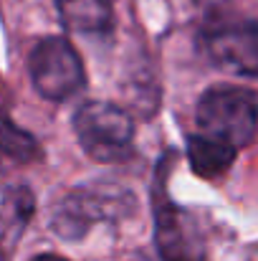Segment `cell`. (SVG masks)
<instances>
[{
  "instance_id": "cell-1",
  "label": "cell",
  "mask_w": 258,
  "mask_h": 261,
  "mask_svg": "<svg viewBox=\"0 0 258 261\" xmlns=\"http://www.w3.org/2000/svg\"><path fill=\"white\" fill-rule=\"evenodd\" d=\"M197 135L231 150L246 147L258 127V99L241 87H213L197 101Z\"/></svg>"
},
{
  "instance_id": "cell-2",
  "label": "cell",
  "mask_w": 258,
  "mask_h": 261,
  "mask_svg": "<svg viewBox=\"0 0 258 261\" xmlns=\"http://www.w3.org/2000/svg\"><path fill=\"white\" fill-rule=\"evenodd\" d=\"M74 129L84 152L99 163H117L132 150L134 122L122 107L109 101H86L79 107Z\"/></svg>"
},
{
  "instance_id": "cell-3",
  "label": "cell",
  "mask_w": 258,
  "mask_h": 261,
  "mask_svg": "<svg viewBox=\"0 0 258 261\" xmlns=\"http://www.w3.org/2000/svg\"><path fill=\"white\" fill-rule=\"evenodd\" d=\"M28 74L36 91L48 101H64L86 84L84 64L76 48L59 36L41 38L28 56Z\"/></svg>"
},
{
  "instance_id": "cell-4",
  "label": "cell",
  "mask_w": 258,
  "mask_h": 261,
  "mask_svg": "<svg viewBox=\"0 0 258 261\" xmlns=\"http://www.w3.org/2000/svg\"><path fill=\"white\" fill-rule=\"evenodd\" d=\"M205 56L238 76H253L258 79V23H223L215 28H208L200 38Z\"/></svg>"
},
{
  "instance_id": "cell-5",
  "label": "cell",
  "mask_w": 258,
  "mask_h": 261,
  "mask_svg": "<svg viewBox=\"0 0 258 261\" xmlns=\"http://www.w3.org/2000/svg\"><path fill=\"white\" fill-rule=\"evenodd\" d=\"M119 195H109L104 190H76V193H69L53 208V216H51L53 233H59L61 239H69V241L84 236L96 221L117 216V208H122L119 205Z\"/></svg>"
},
{
  "instance_id": "cell-6",
  "label": "cell",
  "mask_w": 258,
  "mask_h": 261,
  "mask_svg": "<svg viewBox=\"0 0 258 261\" xmlns=\"http://www.w3.org/2000/svg\"><path fill=\"white\" fill-rule=\"evenodd\" d=\"M155 221H157V249L165 261H203V244L192 226V218L172 205L155 190Z\"/></svg>"
},
{
  "instance_id": "cell-7",
  "label": "cell",
  "mask_w": 258,
  "mask_h": 261,
  "mask_svg": "<svg viewBox=\"0 0 258 261\" xmlns=\"http://www.w3.org/2000/svg\"><path fill=\"white\" fill-rule=\"evenodd\" d=\"M59 15L69 31L76 33H106L114 25L111 0H56Z\"/></svg>"
},
{
  "instance_id": "cell-8",
  "label": "cell",
  "mask_w": 258,
  "mask_h": 261,
  "mask_svg": "<svg viewBox=\"0 0 258 261\" xmlns=\"http://www.w3.org/2000/svg\"><path fill=\"white\" fill-rule=\"evenodd\" d=\"M236 150L210 140V137H203V135H190L187 137V160H190V168L200 177H218L223 175L236 160Z\"/></svg>"
},
{
  "instance_id": "cell-9",
  "label": "cell",
  "mask_w": 258,
  "mask_h": 261,
  "mask_svg": "<svg viewBox=\"0 0 258 261\" xmlns=\"http://www.w3.org/2000/svg\"><path fill=\"white\" fill-rule=\"evenodd\" d=\"M0 152L15 163H33L41 158V147L36 137L20 129L3 109H0Z\"/></svg>"
},
{
  "instance_id": "cell-10",
  "label": "cell",
  "mask_w": 258,
  "mask_h": 261,
  "mask_svg": "<svg viewBox=\"0 0 258 261\" xmlns=\"http://www.w3.org/2000/svg\"><path fill=\"white\" fill-rule=\"evenodd\" d=\"M31 261H66V259H61V256H53V254H46V256H36V259H31Z\"/></svg>"
}]
</instances>
